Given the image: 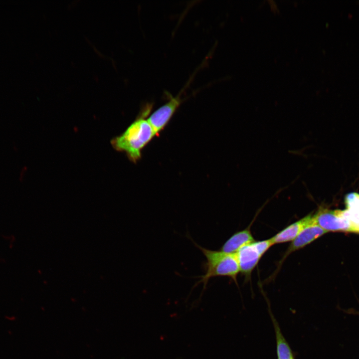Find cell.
Returning a JSON list of instances; mask_svg holds the SVG:
<instances>
[{
	"label": "cell",
	"instance_id": "obj_1",
	"mask_svg": "<svg viewBox=\"0 0 359 359\" xmlns=\"http://www.w3.org/2000/svg\"><path fill=\"white\" fill-rule=\"evenodd\" d=\"M147 107L142 116L133 122L120 136L111 141L117 151L126 153L128 158L136 163L141 157L142 149L156 135L145 116L150 111Z\"/></svg>",
	"mask_w": 359,
	"mask_h": 359
},
{
	"label": "cell",
	"instance_id": "obj_7",
	"mask_svg": "<svg viewBox=\"0 0 359 359\" xmlns=\"http://www.w3.org/2000/svg\"><path fill=\"white\" fill-rule=\"evenodd\" d=\"M313 219L311 213L290 224L270 238L273 245L292 241Z\"/></svg>",
	"mask_w": 359,
	"mask_h": 359
},
{
	"label": "cell",
	"instance_id": "obj_10",
	"mask_svg": "<svg viewBox=\"0 0 359 359\" xmlns=\"http://www.w3.org/2000/svg\"><path fill=\"white\" fill-rule=\"evenodd\" d=\"M346 209L343 210L347 217L355 226L359 233V194L352 192L345 198Z\"/></svg>",
	"mask_w": 359,
	"mask_h": 359
},
{
	"label": "cell",
	"instance_id": "obj_5",
	"mask_svg": "<svg viewBox=\"0 0 359 359\" xmlns=\"http://www.w3.org/2000/svg\"><path fill=\"white\" fill-rule=\"evenodd\" d=\"M326 233L317 223L314 215L313 220L292 241L283 255L279 265L281 264L291 253L305 247Z\"/></svg>",
	"mask_w": 359,
	"mask_h": 359
},
{
	"label": "cell",
	"instance_id": "obj_4",
	"mask_svg": "<svg viewBox=\"0 0 359 359\" xmlns=\"http://www.w3.org/2000/svg\"><path fill=\"white\" fill-rule=\"evenodd\" d=\"M314 215L317 223L326 232L342 231L357 233L355 226L345 215L343 210L320 208Z\"/></svg>",
	"mask_w": 359,
	"mask_h": 359
},
{
	"label": "cell",
	"instance_id": "obj_6",
	"mask_svg": "<svg viewBox=\"0 0 359 359\" xmlns=\"http://www.w3.org/2000/svg\"><path fill=\"white\" fill-rule=\"evenodd\" d=\"M181 102V100L179 95L174 97H172L147 119L156 135H158L169 123L180 106Z\"/></svg>",
	"mask_w": 359,
	"mask_h": 359
},
{
	"label": "cell",
	"instance_id": "obj_8",
	"mask_svg": "<svg viewBox=\"0 0 359 359\" xmlns=\"http://www.w3.org/2000/svg\"><path fill=\"white\" fill-rule=\"evenodd\" d=\"M255 241L248 227L230 236L221 246L220 250L228 253H236L243 246Z\"/></svg>",
	"mask_w": 359,
	"mask_h": 359
},
{
	"label": "cell",
	"instance_id": "obj_3",
	"mask_svg": "<svg viewBox=\"0 0 359 359\" xmlns=\"http://www.w3.org/2000/svg\"><path fill=\"white\" fill-rule=\"evenodd\" d=\"M273 245L270 239L255 241L241 248L236 253L240 272L246 278L251 274L264 253Z\"/></svg>",
	"mask_w": 359,
	"mask_h": 359
},
{
	"label": "cell",
	"instance_id": "obj_2",
	"mask_svg": "<svg viewBox=\"0 0 359 359\" xmlns=\"http://www.w3.org/2000/svg\"><path fill=\"white\" fill-rule=\"evenodd\" d=\"M206 258L205 274L200 276L197 284L202 283L205 288L209 280L218 276L228 277L237 283V276L240 272L236 253H228L221 250H212L194 243Z\"/></svg>",
	"mask_w": 359,
	"mask_h": 359
},
{
	"label": "cell",
	"instance_id": "obj_9",
	"mask_svg": "<svg viewBox=\"0 0 359 359\" xmlns=\"http://www.w3.org/2000/svg\"><path fill=\"white\" fill-rule=\"evenodd\" d=\"M269 312L275 334L277 359H295L289 344L281 332L278 322L270 310Z\"/></svg>",
	"mask_w": 359,
	"mask_h": 359
}]
</instances>
